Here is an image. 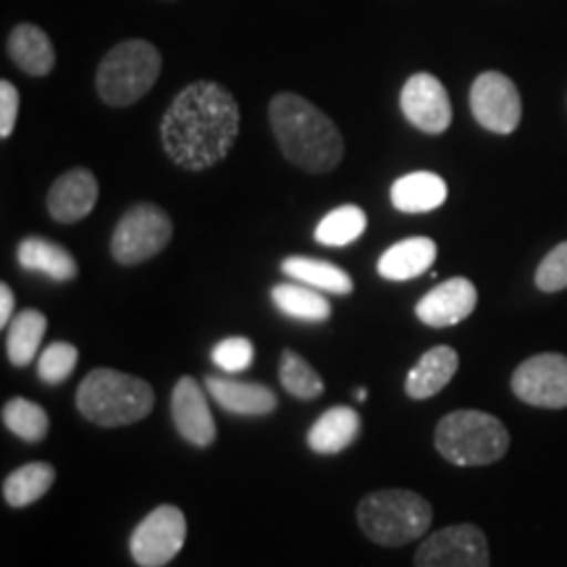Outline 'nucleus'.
Here are the masks:
<instances>
[{
    "label": "nucleus",
    "instance_id": "obj_1",
    "mask_svg": "<svg viewBox=\"0 0 567 567\" xmlns=\"http://www.w3.org/2000/svg\"><path fill=\"white\" fill-rule=\"evenodd\" d=\"M239 105L216 82H193L168 105L161 122L163 151L179 168L205 172L221 163L237 142Z\"/></svg>",
    "mask_w": 567,
    "mask_h": 567
},
{
    "label": "nucleus",
    "instance_id": "obj_2",
    "mask_svg": "<svg viewBox=\"0 0 567 567\" xmlns=\"http://www.w3.org/2000/svg\"><path fill=\"white\" fill-rule=\"evenodd\" d=\"M274 137L289 163L308 174H329L344 158L337 124L295 92H279L268 105Z\"/></svg>",
    "mask_w": 567,
    "mask_h": 567
},
{
    "label": "nucleus",
    "instance_id": "obj_3",
    "mask_svg": "<svg viewBox=\"0 0 567 567\" xmlns=\"http://www.w3.org/2000/svg\"><path fill=\"white\" fill-rule=\"evenodd\" d=\"M155 405L153 386L137 375L97 368L82 379L76 389V410L90 423L103 429L137 423L151 415Z\"/></svg>",
    "mask_w": 567,
    "mask_h": 567
},
{
    "label": "nucleus",
    "instance_id": "obj_4",
    "mask_svg": "<svg viewBox=\"0 0 567 567\" xmlns=\"http://www.w3.org/2000/svg\"><path fill=\"white\" fill-rule=\"evenodd\" d=\"M434 509L410 488H381L358 505V526L381 547H402L429 534Z\"/></svg>",
    "mask_w": 567,
    "mask_h": 567
},
{
    "label": "nucleus",
    "instance_id": "obj_5",
    "mask_svg": "<svg viewBox=\"0 0 567 567\" xmlns=\"http://www.w3.org/2000/svg\"><path fill=\"white\" fill-rule=\"evenodd\" d=\"M434 444L452 465H492L509 450V434L499 417L481 410H455L436 425Z\"/></svg>",
    "mask_w": 567,
    "mask_h": 567
},
{
    "label": "nucleus",
    "instance_id": "obj_6",
    "mask_svg": "<svg viewBox=\"0 0 567 567\" xmlns=\"http://www.w3.org/2000/svg\"><path fill=\"white\" fill-rule=\"evenodd\" d=\"M163 59L147 40H124L105 53L97 66L95 87L105 105L126 109L153 90L161 76Z\"/></svg>",
    "mask_w": 567,
    "mask_h": 567
},
{
    "label": "nucleus",
    "instance_id": "obj_7",
    "mask_svg": "<svg viewBox=\"0 0 567 567\" xmlns=\"http://www.w3.org/2000/svg\"><path fill=\"white\" fill-rule=\"evenodd\" d=\"M174 224L168 213L153 203L132 205L116 224L111 237V255L122 266H140L172 243Z\"/></svg>",
    "mask_w": 567,
    "mask_h": 567
},
{
    "label": "nucleus",
    "instance_id": "obj_8",
    "mask_svg": "<svg viewBox=\"0 0 567 567\" xmlns=\"http://www.w3.org/2000/svg\"><path fill=\"white\" fill-rule=\"evenodd\" d=\"M187 538V517L179 507L161 505L134 528L130 551L140 567H163L179 555Z\"/></svg>",
    "mask_w": 567,
    "mask_h": 567
},
{
    "label": "nucleus",
    "instance_id": "obj_9",
    "mask_svg": "<svg viewBox=\"0 0 567 567\" xmlns=\"http://www.w3.org/2000/svg\"><path fill=\"white\" fill-rule=\"evenodd\" d=\"M513 392L526 405L563 410L567 408V358L544 352L528 358L513 373Z\"/></svg>",
    "mask_w": 567,
    "mask_h": 567
},
{
    "label": "nucleus",
    "instance_id": "obj_10",
    "mask_svg": "<svg viewBox=\"0 0 567 567\" xmlns=\"http://www.w3.org/2000/svg\"><path fill=\"white\" fill-rule=\"evenodd\" d=\"M488 563L484 530L471 523L436 530L415 551V567H488Z\"/></svg>",
    "mask_w": 567,
    "mask_h": 567
},
{
    "label": "nucleus",
    "instance_id": "obj_11",
    "mask_svg": "<svg viewBox=\"0 0 567 567\" xmlns=\"http://www.w3.org/2000/svg\"><path fill=\"white\" fill-rule=\"evenodd\" d=\"M471 111L486 132L513 134L523 118L520 92L502 71H484L471 87Z\"/></svg>",
    "mask_w": 567,
    "mask_h": 567
},
{
    "label": "nucleus",
    "instance_id": "obj_12",
    "mask_svg": "<svg viewBox=\"0 0 567 567\" xmlns=\"http://www.w3.org/2000/svg\"><path fill=\"white\" fill-rule=\"evenodd\" d=\"M402 113L415 130L425 134H444L452 124V103L444 84L434 74H413L400 95Z\"/></svg>",
    "mask_w": 567,
    "mask_h": 567
},
{
    "label": "nucleus",
    "instance_id": "obj_13",
    "mask_svg": "<svg viewBox=\"0 0 567 567\" xmlns=\"http://www.w3.org/2000/svg\"><path fill=\"white\" fill-rule=\"evenodd\" d=\"M476 305L478 289L473 287V281L465 276H455V279H446L436 289H431L415 305V316L431 329H446V326L463 323L476 310Z\"/></svg>",
    "mask_w": 567,
    "mask_h": 567
},
{
    "label": "nucleus",
    "instance_id": "obj_14",
    "mask_svg": "<svg viewBox=\"0 0 567 567\" xmlns=\"http://www.w3.org/2000/svg\"><path fill=\"white\" fill-rule=\"evenodd\" d=\"M172 415L184 442L193 446H210L216 442V421H213L203 386L193 375H182L176 381L172 392Z\"/></svg>",
    "mask_w": 567,
    "mask_h": 567
},
{
    "label": "nucleus",
    "instance_id": "obj_15",
    "mask_svg": "<svg viewBox=\"0 0 567 567\" xmlns=\"http://www.w3.org/2000/svg\"><path fill=\"white\" fill-rule=\"evenodd\" d=\"M97 195H101V187H97L95 174L90 168H71L48 189V213L59 224H76L95 210Z\"/></svg>",
    "mask_w": 567,
    "mask_h": 567
},
{
    "label": "nucleus",
    "instance_id": "obj_16",
    "mask_svg": "<svg viewBox=\"0 0 567 567\" xmlns=\"http://www.w3.org/2000/svg\"><path fill=\"white\" fill-rule=\"evenodd\" d=\"M205 389L226 413L234 415H268L279 405L274 389L258 381H231L218 375H205Z\"/></svg>",
    "mask_w": 567,
    "mask_h": 567
},
{
    "label": "nucleus",
    "instance_id": "obj_17",
    "mask_svg": "<svg viewBox=\"0 0 567 567\" xmlns=\"http://www.w3.org/2000/svg\"><path fill=\"white\" fill-rule=\"evenodd\" d=\"M460 368V354L452 347L439 344L423 354L417 363L410 368L405 379V392L410 400H431L455 379Z\"/></svg>",
    "mask_w": 567,
    "mask_h": 567
},
{
    "label": "nucleus",
    "instance_id": "obj_18",
    "mask_svg": "<svg viewBox=\"0 0 567 567\" xmlns=\"http://www.w3.org/2000/svg\"><path fill=\"white\" fill-rule=\"evenodd\" d=\"M360 434V415L350 405H337L318 417L308 431V446L318 455H339Z\"/></svg>",
    "mask_w": 567,
    "mask_h": 567
},
{
    "label": "nucleus",
    "instance_id": "obj_19",
    "mask_svg": "<svg viewBox=\"0 0 567 567\" xmlns=\"http://www.w3.org/2000/svg\"><path fill=\"white\" fill-rule=\"evenodd\" d=\"M436 243L429 237H408L379 258V274L389 281H410L434 266Z\"/></svg>",
    "mask_w": 567,
    "mask_h": 567
},
{
    "label": "nucleus",
    "instance_id": "obj_20",
    "mask_svg": "<svg viewBox=\"0 0 567 567\" xmlns=\"http://www.w3.org/2000/svg\"><path fill=\"white\" fill-rule=\"evenodd\" d=\"M9 55L30 76H45L55 66V48L51 38L34 24H19L9 34Z\"/></svg>",
    "mask_w": 567,
    "mask_h": 567
},
{
    "label": "nucleus",
    "instance_id": "obj_21",
    "mask_svg": "<svg viewBox=\"0 0 567 567\" xmlns=\"http://www.w3.org/2000/svg\"><path fill=\"white\" fill-rule=\"evenodd\" d=\"M446 200V182L434 172H413L392 184V205L400 213H431Z\"/></svg>",
    "mask_w": 567,
    "mask_h": 567
},
{
    "label": "nucleus",
    "instance_id": "obj_22",
    "mask_svg": "<svg viewBox=\"0 0 567 567\" xmlns=\"http://www.w3.org/2000/svg\"><path fill=\"white\" fill-rule=\"evenodd\" d=\"M17 258L21 268L51 276L53 281H71L80 274V266H76L74 255H71L66 247L48 243V239L42 237L21 239Z\"/></svg>",
    "mask_w": 567,
    "mask_h": 567
},
{
    "label": "nucleus",
    "instance_id": "obj_23",
    "mask_svg": "<svg viewBox=\"0 0 567 567\" xmlns=\"http://www.w3.org/2000/svg\"><path fill=\"white\" fill-rule=\"evenodd\" d=\"M281 271L289 276V279L308 284V287L318 289V292L329 295H350L354 289L352 276L342 271V268L334 264H326V260L318 258H302V255H292L281 264Z\"/></svg>",
    "mask_w": 567,
    "mask_h": 567
},
{
    "label": "nucleus",
    "instance_id": "obj_24",
    "mask_svg": "<svg viewBox=\"0 0 567 567\" xmlns=\"http://www.w3.org/2000/svg\"><path fill=\"white\" fill-rule=\"evenodd\" d=\"M271 300L284 316L297 321H326L331 316V305L318 289L308 284H276L271 289Z\"/></svg>",
    "mask_w": 567,
    "mask_h": 567
},
{
    "label": "nucleus",
    "instance_id": "obj_25",
    "mask_svg": "<svg viewBox=\"0 0 567 567\" xmlns=\"http://www.w3.org/2000/svg\"><path fill=\"white\" fill-rule=\"evenodd\" d=\"M55 484V467L51 463H30L13 471L3 481V499L11 507H30L42 499Z\"/></svg>",
    "mask_w": 567,
    "mask_h": 567
},
{
    "label": "nucleus",
    "instance_id": "obj_26",
    "mask_svg": "<svg viewBox=\"0 0 567 567\" xmlns=\"http://www.w3.org/2000/svg\"><path fill=\"white\" fill-rule=\"evenodd\" d=\"M48 318L40 310H21L11 321L9 337H6V352H9L11 363L24 368L34 360L40 350L42 337H45Z\"/></svg>",
    "mask_w": 567,
    "mask_h": 567
},
{
    "label": "nucleus",
    "instance_id": "obj_27",
    "mask_svg": "<svg viewBox=\"0 0 567 567\" xmlns=\"http://www.w3.org/2000/svg\"><path fill=\"white\" fill-rule=\"evenodd\" d=\"M368 226V216L358 205H342L326 213L321 224L316 226V243L326 247H347L363 237Z\"/></svg>",
    "mask_w": 567,
    "mask_h": 567
},
{
    "label": "nucleus",
    "instance_id": "obj_28",
    "mask_svg": "<svg viewBox=\"0 0 567 567\" xmlns=\"http://www.w3.org/2000/svg\"><path fill=\"white\" fill-rule=\"evenodd\" d=\"M3 425L13 436H19L21 442L38 444L48 436L51 417H48V413L38 405V402L13 396V400L3 405Z\"/></svg>",
    "mask_w": 567,
    "mask_h": 567
},
{
    "label": "nucleus",
    "instance_id": "obj_29",
    "mask_svg": "<svg viewBox=\"0 0 567 567\" xmlns=\"http://www.w3.org/2000/svg\"><path fill=\"white\" fill-rule=\"evenodd\" d=\"M279 379L281 386L292 396H297V400H316V396H321L323 392L321 375H318L316 368L295 350H284Z\"/></svg>",
    "mask_w": 567,
    "mask_h": 567
},
{
    "label": "nucleus",
    "instance_id": "obj_30",
    "mask_svg": "<svg viewBox=\"0 0 567 567\" xmlns=\"http://www.w3.org/2000/svg\"><path fill=\"white\" fill-rule=\"evenodd\" d=\"M76 363H80V350L69 342H53L45 347L38 360V375L45 384H61L74 373Z\"/></svg>",
    "mask_w": 567,
    "mask_h": 567
},
{
    "label": "nucleus",
    "instance_id": "obj_31",
    "mask_svg": "<svg viewBox=\"0 0 567 567\" xmlns=\"http://www.w3.org/2000/svg\"><path fill=\"white\" fill-rule=\"evenodd\" d=\"M255 347L247 337H229L213 347V363L226 373H243L252 365Z\"/></svg>",
    "mask_w": 567,
    "mask_h": 567
},
{
    "label": "nucleus",
    "instance_id": "obj_32",
    "mask_svg": "<svg viewBox=\"0 0 567 567\" xmlns=\"http://www.w3.org/2000/svg\"><path fill=\"white\" fill-rule=\"evenodd\" d=\"M536 287L542 292H563L567 289V243H559L549 250L542 266L536 268Z\"/></svg>",
    "mask_w": 567,
    "mask_h": 567
},
{
    "label": "nucleus",
    "instance_id": "obj_33",
    "mask_svg": "<svg viewBox=\"0 0 567 567\" xmlns=\"http://www.w3.org/2000/svg\"><path fill=\"white\" fill-rule=\"evenodd\" d=\"M19 116V90L11 82H0V137L9 140Z\"/></svg>",
    "mask_w": 567,
    "mask_h": 567
},
{
    "label": "nucleus",
    "instance_id": "obj_34",
    "mask_svg": "<svg viewBox=\"0 0 567 567\" xmlns=\"http://www.w3.org/2000/svg\"><path fill=\"white\" fill-rule=\"evenodd\" d=\"M13 305H17V300H13L11 287L9 284H0V326H3V329L11 323Z\"/></svg>",
    "mask_w": 567,
    "mask_h": 567
},
{
    "label": "nucleus",
    "instance_id": "obj_35",
    "mask_svg": "<svg viewBox=\"0 0 567 567\" xmlns=\"http://www.w3.org/2000/svg\"><path fill=\"white\" fill-rule=\"evenodd\" d=\"M365 396H368V392H365V389H358V392H354V400H360V402H363V400H365Z\"/></svg>",
    "mask_w": 567,
    "mask_h": 567
}]
</instances>
